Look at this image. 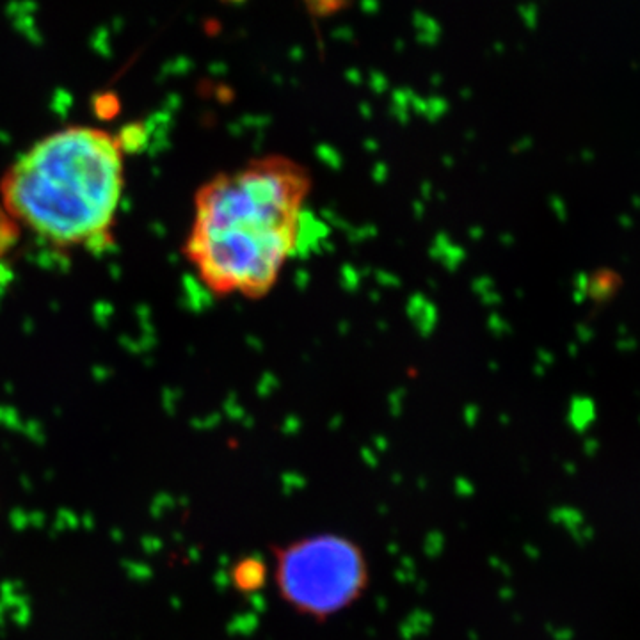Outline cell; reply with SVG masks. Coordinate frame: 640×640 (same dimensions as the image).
Segmentation results:
<instances>
[{
    "label": "cell",
    "mask_w": 640,
    "mask_h": 640,
    "mask_svg": "<svg viewBox=\"0 0 640 640\" xmlns=\"http://www.w3.org/2000/svg\"><path fill=\"white\" fill-rule=\"evenodd\" d=\"M20 230L15 221L0 209V256H4L9 249L16 244V237L20 235Z\"/></svg>",
    "instance_id": "obj_7"
},
{
    "label": "cell",
    "mask_w": 640,
    "mask_h": 640,
    "mask_svg": "<svg viewBox=\"0 0 640 640\" xmlns=\"http://www.w3.org/2000/svg\"><path fill=\"white\" fill-rule=\"evenodd\" d=\"M267 580V566L256 557L242 559L233 569V582L242 592L258 590Z\"/></svg>",
    "instance_id": "obj_4"
},
{
    "label": "cell",
    "mask_w": 640,
    "mask_h": 640,
    "mask_svg": "<svg viewBox=\"0 0 640 640\" xmlns=\"http://www.w3.org/2000/svg\"><path fill=\"white\" fill-rule=\"evenodd\" d=\"M413 27L417 29V41L420 45H427V47H434L438 41L441 39V25L434 16L427 15L424 11H415L413 13Z\"/></svg>",
    "instance_id": "obj_5"
},
{
    "label": "cell",
    "mask_w": 640,
    "mask_h": 640,
    "mask_svg": "<svg viewBox=\"0 0 640 640\" xmlns=\"http://www.w3.org/2000/svg\"><path fill=\"white\" fill-rule=\"evenodd\" d=\"M224 2H232V4H242L244 0H224Z\"/></svg>",
    "instance_id": "obj_11"
},
{
    "label": "cell",
    "mask_w": 640,
    "mask_h": 640,
    "mask_svg": "<svg viewBox=\"0 0 640 640\" xmlns=\"http://www.w3.org/2000/svg\"><path fill=\"white\" fill-rule=\"evenodd\" d=\"M520 13H521V18L524 20V24L529 25V27H534V25H536L534 24V15H536V9H534L532 4L521 6Z\"/></svg>",
    "instance_id": "obj_10"
},
{
    "label": "cell",
    "mask_w": 640,
    "mask_h": 640,
    "mask_svg": "<svg viewBox=\"0 0 640 640\" xmlns=\"http://www.w3.org/2000/svg\"><path fill=\"white\" fill-rule=\"evenodd\" d=\"M276 587L301 615L326 621L354 605L368 587V562L358 543L316 534L276 548Z\"/></svg>",
    "instance_id": "obj_3"
},
{
    "label": "cell",
    "mask_w": 640,
    "mask_h": 640,
    "mask_svg": "<svg viewBox=\"0 0 640 640\" xmlns=\"http://www.w3.org/2000/svg\"><path fill=\"white\" fill-rule=\"evenodd\" d=\"M331 36L335 39H338V41H345V43L354 41V31H352L349 25H338V27L333 29Z\"/></svg>",
    "instance_id": "obj_8"
},
{
    "label": "cell",
    "mask_w": 640,
    "mask_h": 640,
    "mask_svg": "<svg viewBox=\"0 0 640 640\" xmlns=\"http://www.w3.org/2000/svg\"><path fill=\"white\" fill-rule=\"evenodd\" d=\"M306 169L286 157H263L204 181L193 203L186 258L217 295L258 299L276 285L299 246Z\"/></svg>",
    "instance_id": "obj_1"
},
{
    "label": "cell",
    "mask_w": 640,
    "mask_h": 640,
    "mask_svg": "<svg viewBox=\"0 0 640 640\" xmlns=\"http://www.w3.org/2000/svg\"><path fill=\"white\" fill-rule=\"evenodd\" d=\"M359 9L367 16H375L381 11V2L379 0H359Z\"/></svg>",
    "instance_id": "obj_9"
},
{
    "label": "cell",
    "mask_w": 640,
    "mask_h": 640,
    "mask_svg": "<svg viewBox=\"0 0 640 640\" xmlns=\"http://www.w3.org/2000/svg\"><path fill=\"white\" fill-rule=\"evenodd\" d=\"M309 15L315 18H328V16L336 15V13L344 11L351 6L352 0H302Z\"/></svg>",
    "instance_id": "obj_6"
},
{
    "label": "cell",
    "mask_w": 640,
    "mask_h": 640,
    "mask_svg": "<svg viewBox=\"0 0 640 640\" xmlns=\"http://www.w3.org/2000/svg\"><path fill=\"white\" fill-rule=\"evenodd\" d=\"M125 143L85 125L50 132L0 176V209L54 249H111L127 186Z\"/></svg>",
    "instance_id": "obj_2"
}]
</instances>
